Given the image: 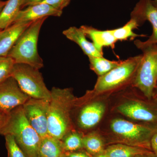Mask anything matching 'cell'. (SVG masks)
I'll return each mask as SVG.
<instances>
[{
	"instance_id": "cell-1",
	"label": "cell",
	"mask_w": 157,
	"mask_h": 157,
	"mask_svg": "<svg viewBox=\"0 0 157 157\" xmlns=\"http://www.w3.org/2000/svg\"><path fill=\"white\" fill-rule=\"evenodd\" d=\"M48 115V133L61 140L66 134L74 130L72 109L76 98L70 88L53 87Z\"/></svg>"
},
{
	"instance_id": "cell-2",
	"label": "cell",
	"mask_w": 157,
	"mask_h": 157,
	"mask_svg": "<svg viewBox=\"0 0 157 157\" xmlns=\"http://www.w3.org/2000/svg\"><path fill=\"white\" fill-rule=\"evenodd\" d=\"M0 135H10L28 157H39L41 137L29 122L22 105L8 113L6 124L0 130Z\"/></svg>"
},
{
	"instance_id": "cell-3",
	"label": "cell",
	"mask_w": 157,
	"mask_h": 157,
	"mask_svg": "<svg viewBox=\"0 0 157 157\" xmlns=\"http://www.w3.org/2000/svg\"><path fill=\"white\" fill-rule=\"evenodd\" d=\"M47 17L34 21L20 36L7 56L15 63L25 64L39 70L44 66L37 45L40 30Z\"/></svg>"
},
{
	"instance_id": "cell-4",
	"label": "cell",
	"mask_w": 157,
	"mask_h": 157,
	"mask_svg": "<svg viewBox=\"0 0 157 157\" xmlns=\"http://www.w3.org/2000/svg\"><path fill=\"white\" fill-rule=\"evenodd\" d=\"M134 43L142 54L132 85L151 100L157 84V44L146 45L139 39Z\"/></svg>"
},
{
	"instance_id": "cell-5",
	"label": "cell",
	"mask_w": 157,
	"mask_h": 157,
	"mask_svg": "<svg viewBox=\"0 0 157 157\" xmlns=\"http://www.w3.org/2000/svg\"><path fill=\"white\" fill-rule=\"evenodd\" d=\"M142 58V54L121 61L119 65L104 76H99L94 90V94L107 93L133 84Z\"/></svg>"
},
{
	"instance_id": "cell-6",
	"label": "cell",
	"mask_w": 157,
	"mask_h": 157,
	"mask_svg": "<svg viewBox=\"0 0 157 157\" xmlns=\"http://www.w3.org/2000/svg\"><path fill=\"white\" fill-rule=\"evenodd\" d=\"M110 128L120 139V143L152 151L151 140L157 131V126L139 124L117 119L111 122Z\"/></svg>"
},
{
	"instance_id": "cell-7",
	"label": "cell",
	"mask_w": 157,
	"mask_h": 157,
	"mask_svg": "<svg viewBox=\"0 0 157 157\" xmlns=\"http://www.w3.org/2000/svg\"><path fill=\"white\" fill-rule=\"evenodd\" d=\"M11 76L30 98L51 101V91L45 85L38 69L25 64L15 63Z\"/></svg>"
},
{
	"instance_id": "cell-8",
	"label": "cell",
	"mask_w": 157,
	"mask_h": 157,
	"mask_svg": "<svg viewBox=\"0 0 157 157\" xmlns=\"http://www.w3.org/2000/svg\"><path fill=\"white\" fill-rule=\"evenodd\" d=\"M72 111L76 112V124L82 130H87L95 126L101 120L105 111L102 102L90 101L88 94L83 98H76Z\"/></svg>"
},
{
	"instance_id": "cell-9",
	"label": "cell",
	"mask_w": 157,
	"mask_h": 157,
	"mask_svg": "<svg viewBox=\"0 0 157 157\" xmlns=\"http://www.w3.org/2000/svg\"><path fill=\"white\" fill-rule=\"evenodd\" d=\"M50 101L30 98L22 105L25 117L41 138L48 135V115Z\"/></svg>"
},
{
	"instance_id": "cell-10",
	"label": "cell",
	"mask_w": 157,
	"mask_h": 157,
	"mask_svg": "<svg viewBox=\"0 0 157 157\" xmlns=\"http://www.w3.org/2000/svg\"><path fill=\"white\" fill-rule=\"evenodd\" d=\"M29 98L12 76L0 83V111L9 113L23 105Z\"/></svg>"
},
{
	"instance_id": "cell-11",
	"label": "cell",
	"mask_w": 157,
	"mask_h": 157,
	"mask_svg": "<svg viewBox=\"0 0 157 157\" xmlns=\"http://www.w3.org/2000/svg\"><path fill=\"white\" fill-rule=\"evenodd\" d=\"M131 18L135 19L139 26L147 21L151 24L152 33L144 44H157V5L154 0H139L132 13Z\"/></svg>"
},
{
	"instance_id": "cell-12",
	"label": "cell",
	"mask_w": 157,
	"mask_h": 157,
	"mask_svg": "<svg viewBox=\"0 0 157 157\" xmlns=\"http://www.w3.org/2000/svg\"><path fill=\"white\" fill-rule=\"evenodd\" d=\"M118 111L135 120L157 123V105L141 101L128 102L117 107Z\"/></svg>"
},
{
	"instance_id": "cell-13",
	"label": "cell",
	"mask_w": 157,
	"mask_h": 157,
	"mask_svg": "<svg viewBox=\"0 0 157 157\" xmlns=\"http://www.w3.org/2000/svg\"><path fill=\"white\" fill-rule=\"evenodd\" d=\"M63 11H59L45 3H39L28 6L20 10L14 22L33 21L49 16L60 17Z\"/></svg>"
},
{
	"instance_id": "cell-14",
	"label": "cell",
	"mask_w": 157,
	"mask_h": 157,
	"mask_svg": "<svg viewBox=\"0 0 157 157\" xmlns=\"http://www.w3.org/2000/svg\"><path fill=\"white\" fill-rule=\"evenodd\" d=\"M33 21L15 22L0 32V56H7L21 34Z\"/></svg>"
},
{
	"instance_id": "cell-15",
	"label": "cell",
	"mask_w": 157,
	"mask_h": 157,
	"mask_svg": "<svg viewBox=\"0 0 157 157\" xmlns=\"http://www.w3.org/2000/svg\"><path fill=\"white\" fill-rule=\"evenodd\" d=\"M80 28L82 30L86 36L92 41V43L97 50L103 53L104 47L114 48L117 40L113 35L111 30H100L87 25H82Z\"/></svg>"
},
{
	"instance_id": "cell-16",
	"label": "cell",
	"mask_w": 157,
	"mask_h": 157,
	"mask_svg": "<svg viewBox=\"0 0 157 157\" xmlns=\"http://www.w3.org/2000/svg\"><path fill=\"white\" fill-rule=\"evenodd\" d=\"M63 34L67 39L77 44L88 58L103 56V53L97 50L92 42L88 41L86 36L80 28L70 27L63 31Z\"/></svg>"
},
{
	"instance_id": "cell-17",
	"label": "cell",
	"mask_w": 157,
	"mask_h": 157,
	"mask_svg": "<svg viewBox=\"0 0 157 157\" xmlns=\"http://www.w3.org/2000/svg\"><path fill=\"white\" fill-rule=\"evenodd\" d=\"M150 151H152L119 143L108 146L104 150V153L108 157H135Z\"/></svg>"
},
{
	"instance_id": "cell-18",
	"label": "cell",
	"mask_w": 157,
	"mask_h": 157,
	"mask_svg": "<svg viewBox=\"0 0 157 157\" xmlns=\"http://www.w3.org/2000/svg\"><path fill=\"white\" fill-rule=\"evenodd\" d=\"M64 152L61 140L49 135L41 138L39 157H59Z\"/></svg>"
},
{
	"instance_id": "cell-19",
	"label": "cell",
	"mask_w": 157,
	"mask_h": 157,
	"mask_svg": "<svg viewBox=\"0 0 157 157\" xmlns=\"http://www.w3.org/2000/svg\"><path fill=\"white\" fill-rule=\"evenodd\" d=\"M22 0H8L0 13V30L11 25L21 10Z\"/></svg>"
},
{
	"instance_id": "cell-20",
	"label": "cell",
	"mask_w": 157,
	"mask_h": 157,
	"mask_svg": "<svg viewBox=\"0 0 157 157\" xmlns=\"http://www.w3.org/2000/svg\"><path fill=\"white\" fill-rule=\"evenodd\" d=\"M90 68L98 75L101 76L107 74L114 68L117 67L121 61H110L103 56L92 57L89 58Z\"/></svg>"
},
{
	"instance_id": "cell-21",
	"label": "cell",
	"mask_w": 157,
	"mask_h": 157,
	"mask_svg": "<svg viewBox=\"0 0 157 157\" xmlns=\"http://www.w3.org/2000/svg\"><path fill=\"white\" fill-rule=\"evenodd\" d=\"M82 144L88 153L93 155L101 154L104 153V143L100 136L95 133H90L83 135Z\"/></svg>"
},
{
	"instance_id": "cell-22",
	"label": "cell",
	"mask_w": 157,
	"mask_h": 157,
	"mask_svg": "<svg viewBox=\"0 0 157 157\" xmlns=\"http://www.w3.org/2000/svg\"><path fill=\"white\" fill-rule=\"evenodd\" d=\"M83 136L75 130L68 132L61 140L64 151H77L83 148Z\"/></svg>"
},
{
	"instance_id": "cell-23",
	"label": "cell",
	"mask_w": 157,
	"mask_h": 157,
	"mask_svg": "<svg viewBox=\"0 0 157 157\" xmlns=\"http://www.w3.org/2000/svg\"><path fill=\"white\" fill-rule=\"evenodd\" d=\"M139 26L135 19L131 18L128 22L121 27L111 30L113 35L117 41L127 40L129 38L135 39L136 37L145 36V35H137L134 32L135 29Z\"/></svg>"
},
{
	"instance_id": "cell-24",
	"label": "cell",
	"mask_w": 157,
	"mask_h": 157,
	"mask_svg": "<svg viewBox=\"0 0 157 157\" xmlns=\"http://www.w3.org/2000/svg\"><path fill=\"white\" fill-rule=\"evenodd\" d=\"M14 64L10 57L0 56V83L11 77Z\"/></svg>"
},
{
	"instance_id": "cell-25",
	"label": "cell",
	"mask_w": 157,
	"mask_h": 157,
	"mask_svg": "<svg viewBox=\"0 0 157 157\" xmlns=\"http://www.w3.org/2000/svg\"><path fill=\"white\" fill-rule=\"evenodd\" d=\"M5 137L8 157H28L20 147L13 136L7 135Z\"/></svg>"
},
{
	"instance_id": "cell-26",
	"label": "cell",
	"mask_w": 157,
	"mask_h": 157,
	"mask_svg": "<svg viewBox=\"0 0 157 157\" xmlns=\"http://www.w3.org/2000/svg\"><path fill=\"white\" fill-rule=\"evenodd\" d=\"M72 0H44L40 3H45L52 6L59 11H63V9L70 4Z\"/></svg>"
},
{
	"instance_id": "cell-27",
	"label": "cell",
	"mask_w": 157,
	"mask_h": 157,
	"mask_svg": "<svg viewBox=\"0 0 157 157\" xmlns=\"http://www.w3.org/2000/svg\"><path fill=\"white\" fill-rule=\"evenodd\" d=\"M67 157H90L87 153L83 151L64 152Z\"/></svg>"
},
{
	"instance_id": "cell-28",
	"label": "cell",
	"mask_w": 157,
	"mask_h": 157,
	"mask_svg": "<svg viewBox=\"0 0 157 157\" xmlns=\"http://www.w3.org/2000/svg\"><path fill=\"white\" fill-rule=\"evenodd\" d=\"M44 0H22L21 10L28 6L36 5L42 2Z\"/></svg>"
},
{
	"instance_id": "cell-29",
	"label": "cell",
	"mask_w": 157,
	"mask_h": 157,
	"mask_svg": "<svg viewBox=\"0 0 157 157\" xmlns=\"http://www.w3.org/2000/svg\"><path fill=\"white\" fill-rule=\"evenodd\" d=\"M152 151L157 156V131L153 135L151 140Z\"/></svg>"
},
{
	"instance_id": "cell-30",
	"label": "cell",
	"mask_w": 157,
	"mask_h": 157,
	"mask_svg": "<svg viewBox=\"0 0 157 157\" xmlns=\"http://www.w3.org/2000/svg\"><path fill=\"white\" fill-rule=\"evenodd\" d=\"M8 113L0 111V130L6 124L8 118Z\"/></svg>"
},
{
	"instance_id": "cell-31",
	"label": "cell",
	"mask_w": 157,
	"mask_h": 157,
	"mask_svg": "<svg viewBox=\"0 0 157 157\" xmlns=\"http://www.w3.org/2000/svg\"><path fill=\"white\" fill-rule=\"evenodd\" d=\"M135 157H157V156L152 151L143 154L138 155Z\"/></svg>"
},
{
	"instance_id": "cell-32",
	"label": "cell",
	"mask_w": 157,
	"mask_h": 157,
	"mask_svg": "<svg viewBox=\"0 0 157 157\" xmlns=\"http://www.w3.org/2000/svg\"><path fill=\"white\" fill-rule=\"evenodd\" d=\"M7 1H4L2 0H0V13H1V11L4 8V6L6 5L7 3Z\"/></svg>"
},
{
	"instance_id": "cell-33",
	"label": "cell",
	"mask_w": 157,
	"mask_h": 157,
	"mask_svg": "<svg viewBox=\"0 0 157 157\" xmlns=\"http://www.w3.org/2000/svg\"><path fill=\"white\" fill-rule=\"evenodd\" d=\"M153 98H154L155 99L156 101H157V84L155 89L154 92Z\"/></svg>"
},
{
	"instance_id": "cell-34",
	"label": "cell",
	"mask_w": 157,
	"mask_h": 157,
	"mask_svg": "<svg viewBox=\"0 0 157 157\" xmlns=\"http://www.w3.org/2000/svg\"><path fill=\"white\" fill-rule=\"evenodd\" d=\"M94 157H108L104 153H103L101 154H99L98 155H95Z\"/></svg>"
},
{
	"instance_id": "cell-35",
	"label": "cell",
	"mask_w": 157,
	"mask_h": 157,
	"mask_svg": "<svg viewBox=\"0 0 157 157\" xmlns=\"http://www.w3.org/2000/svg\"><path fill=\"white\" fill-rule=\"evenodd\" d=\"M59 157H67V156L65 154V153H63V154L60 156Z\"/></svg>"
},
{
	"instance_id": "cell-36",
	"label": "cell",
	"mask_w": 157,
	"mask_h": 157,
	"mask_svg": "<svg viewBox=\"0 0 157 157\" xmlns=\"http://www.w3.org/2000/svg\"><path fill=\"white\" fill-rule=\"evenodd\" d=\"M154 1L155 3V4L157 5V0H154Z\"/></svg>"
},
{
	"instance_id": "cell-37",
	"label": "cell",
	"mask_w": 157,
	"mask_h": 157,
	"mask_svg": "<svg viewBox=\"0 0 157 157\" xmlns=\"http://www.w3.org/2000/svg\"><path fill=\"white\" fill-rule=\"evenodd\" d=\"M2 31V30H0V32H1V31Z\"/></svg>"
}]
</instances>
